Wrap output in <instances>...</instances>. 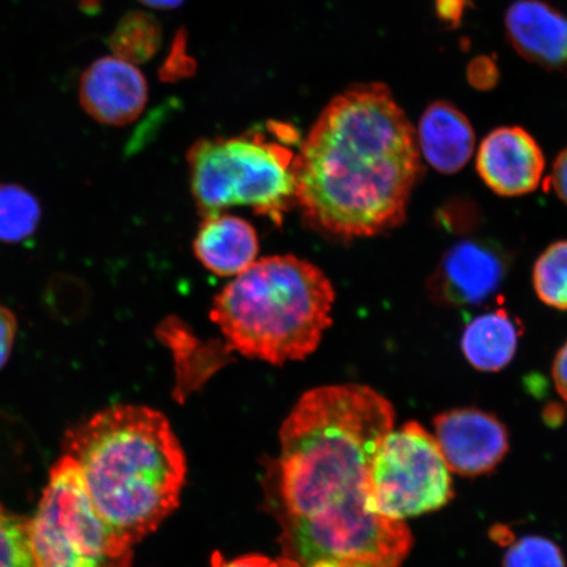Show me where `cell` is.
I'll use <instances>...</instances> for the list:
<instances>
[{
    "mask_svg": "<svg viewBox=\"0 0 567 567\" xmlns=\"http://www.w3.org/2000/svg\"><path fill=\"white\" fill-rule=\"evenodd\" d=\"M392 403L347 384L305 393L265 461L264 507L278 523L282 557L300 567H402L413 548L405 522L368 508V470L394 429Z\"/></svg>",
    "mask_w": 567,
    "mask_h": 567,
    "instance_id": "6da1fadb",
    "label": "cell"
},
{
    "mask_svg": "<svg viewBox=\"0 0 567 567\" xmlns=\"http://www.w3.org/2000/svg\"><path fill=\"white\" fill-rule=\"evenodd\" d=\"M422 173L415 130L392 92L358 84L326 106L297 152L296 203L319 229L378 236L405 221Z\"/></svg>",
    "mask_w": 567,
    "mask_h": 567,
    "instance_id": "7a4b0ae2",
    "label": "cell"
},
{
    "mask_svg": "<svg viewBox=\"0 0 567 567\" xmlns=\"http://www.w3.org/2000/svg\"><path fill=\"white\" fill-rule=\"evenodd\" d=\"M95 512L126 550L179 507L187 461L167 417L147 406L97 411L63 439Z\"/></svg>",
    "mask_w": 567,
    "mask_h": 567,
    "instance_id": "3957f363",
    "label": "cell"
},
{
    "mask_svg": "<svg viewBox=\"0 0 567 567\" xmlns=\"http://www.w3.org/2000/svg\"><path fill=\"white\" fill-rule=\"evenodd\" d=\"M336 292L315 265L278 255L255 261L223 289L210 310L231 350L282 365L317 350L331 324Z\"/></svg>",
    "mask_w": 567,
    "mask_h": 567,
    "instance_id": "277c9868",
    "label": "cell"
},
{
    "mask_svg": "<svg viewBox=\"0 0 567 567\" xmlns=\"http://www.w3.org/2000/svg\"><path fill=\"white\" fill-rule=\"evenodd\" d=\"M296 132L268 126L230 138L200 140L189 148L190 188L204 217L234 205L281 224L296 203Z\"/></svg>",
    "mask_w": 567,
    "mask_h": 567,
    "instance_id": "5b68a950",
    "label": "cell"
},
{
    "mask_svg": "<svg viewBox=\"0 0 567 567\" xmlns=\"http://www.w3.org/2000/svg\"><path fill=\"white\" fill-rule=\"evenodd\" d=\"M31 535L38 567H132L133 551L106 528L80 470L65 455L52 467Z\"/></svg>",
    "mask_w": 567,
    "mask_h": 567,
    "instance_id": "8992f818",
    "label": "cell"
},
{
    "mask_svg": "<svg viewBox=\"0 0 567 567\" xmlns=\"http://www.w3.org/2000/svg\"><path fill=\"white\" fill-rule=\"evenodd\" d=\"M367 493L371 513L399 522L449 505L455 491L435 436L416 422L390 431L373 452Z\"/></svg>",
    "mask_w": 567,
    "mask_h": 567,
    "instance_id": "52a82bcc",
    "label": "cell"
},
{
    "mask_svg": "<svg viewBox=\"0 0 567 567\" xmlns=\"http://www.w3.org/2000/svg\"><path fill=\"white\" fill-rule=\"evenodd\" d=\"M512 261V255L495 240H460L430 276L431 300L450 308L484 303L505 282Z\"/></svg>",
    "mask_w": 567,
    "mask_h": 567,
    "instance_id": "ba28073f",
    "label": "cell"
},
{
    "mask_svg": "<svg viewBox=\"0 0 567 567\" xmlns=\"http://www.w3.org/2000/svg\"><path fill=\"white\" fill-rule=\"evenodd\" d=\"M435 439L450 471L477 477L495 470L508 452V432L498 417L474 408L455 409L434 420Z\"/></svg>",
    "mask_w": 567,
    "mask_h": 567,
    "instance_id": "9c48e42d",
    "label": "cell"
},
{
    "mask_svg": "<svg viewBox=\"0 0 567 567\" xmlns=\"http://www.w3.org/2000/svg\"><path fill=\"white\" fill-rule=\"evenodd\" d=\"M545 159L540 146L519 126H502L487 134L477 153V172L494 194L517 197L540 186Z\"/></svg>",
    "mask_w": 567,
    "mask_h": 567,
    "instance_id": "30bf717a",
    "label": "cell"
},
{
    "mask_svg": "<svg viewBox=\"0 0 567 567\" xmlns=\"http://www.w3.org/2000/svg\"><path fill=\"white\" fill-rule=\"evenodd\" d=\"M147 97L144 74L118 56L92 62L81 78V105L89 116L104 125L133 123L144 112Z\"/></svg>",
    "mask_w": 567,
    "mask_h": 567,
    "instance_id": "8fae6325",
    "label": "cell"
},
{
    "mask_svg": "<svg viewBox=\"0 0 567 567\" xmlns=\"http://www.w3.org/2000/svg\"><path fill=\"white\" fill-rule=\"evenodd\" d=\"M506 33L524 59L567 70V18L543 0H516L506 13Z\"/></svg>",
    "mask_w": 567,
    "mask_h": 567,
    "instance_id": "7c38bea8",
    "label": "cell"
},
{
    "mask_svg": "<svg viewBox=\"0 0 567 567\" xmlns=\"http://www.w3.org/2000/svg\"><path fill=\"white\" fill-rule=\"evenodd\" d=\"M416 138L425 161L443 174L463 169L476 147L470 120L446 102L432 103L423 112Z\"/></svg>",
    "mask_w": 567,
    "mask_h": 567,
    "instance_id": "4fadbf2b",
    "label": "cell"
},
{
    "mask_svg": "<svg viewBox=\"0 0 567 567\" xmlns=\"http://www.w3.org/2000/svg\"><path fill=\"white\" fill-rule=\"evenodd\" d=\"M200 264L218 276H238L257 261V231L245 219L219 215L205 217L194 243Z\"/></svg>",
    "mask_w": 567,
    "mask_h": 567,
    "instance_id": "5bb4252c",
    "label": "cell"
},
{
    "mask_svg": "<svg viewBox=\"0 0 567 567\" xmlns=\"http://www.w3.org/2000/svg\"><path fill=\"white\" fill-rule=\"evenodd\" d=\"M522 334L517 319L506 309H496L466 324L461 350L476 370L498 372L512 363Z\"/></svg>",
    "mask_w": 567,
    "mask_h": 567,
    "instance_id": "9a60e30c",
    "label": "cell"
},
{
    "mask_svg": "<svg viewBox=\"0 0 567 567\" xmlns=\"http://www.w3.org/2000/svg\"><path fill=\"white\" fill-rule=\"evenodd\" d=\"M161 44L158 20L141 11L125 13L109 38V45L115 56L133 65L153 59Z\"/></svg>",
    "mask_w": 567,
    "mask_h": 567,
    "instance_id": "2e32d148",
    "label": "cell"
},
{
    "mask_svg": "<svg viewBox=\"0 0 567 567\" xmlns=\"http://www.w3.org/2000/svg\"><path fill=\"white\" fill-rule=\"evenodd\" d=\"M39 198L19 184H0V243L19 244L31 238L41 223Z\"/></svg>",
    "mask_w": 567,
    "mask_h": 567,
    "instance_id": "e0dca14e",
    "label": "cell"
},
{
    "mask_svg": "<svg viewBox=\"0 0 567 567\" xmlns=\"http://www.w3.org/2000/svg\"><path fill=\"white\" fill-rule=\"evenodd\" d=\"M532 284L540 301L557 310H567V240L551 244L537 258Z\"/></svg>",
    "mask_w": 567,
    "mask_h": 567,
    "instance_id": "ac0fdd59",
    "label": "cell"
},
{
    "mask_svg": "<svg viewBox=\"0 0 567 567\" xmlns=\"http://www.w3.org/2000/svg\"><path fill=\"white\" fill-rule=\"evenodd\" d=\"M49 315L63 323H75L89 315L91 292L87 284L76 276L59 274L47 282L42 293Z\"/></svg>",
    "mask_w": 567,
    "mask_h": 567,
    "instance_id": "d6986e66",
    "label": "cell"
},
{
    "mask_svg": "<svg viewBox=\"0 0 567 567\" xmlns=\"http://www.w3.org/2000/svg\"><path fill=\"white\" fill-rule=\"evenodd\" d=\"M0 567H38L31 520L13 514L0 503Z\"/></svg>",
    "mask_w": 567,
    "mask_h": 567,
    "instance_id": "ffe728a7",
    "label": "cell"
},
{
    "mask_svg": "<svg viewBox=\"0 0 567 567\" xmlns=\"http://www.w3.org/2000/svg\"><path fill=\"white\" fill-rule=\"evenodd\" d=\"M503 567H566V563L555 543L540 536H527L507 550Z\"/></svg>",
    "mask_w": 567,
    "mask_h": 567,
    "instance_id": "44dd1931",
    "label": "cell"
},
{
    "mask_svg": "<svg viewBox=\"0 0 567 567\" xmlns=\"http://www.w3.org/2000/svg\"><path fill=\"white\" fill-rule=\"evenodd\" d=\"M480 213L472 202L452 200L441 212V221L446 229L465 233L476 228Z\"/></svg>",
    "mask_w": 567,
    "mask_h": 567,
    "instance_id": "7402d4cb",
    "label": "cell"
},
{
    "mask_svg": "<svg viewBox=\"0 0 567 567\" xmlns=\"http://www.w3.org/2000/svg\"><path fill=\"white\" fill-rule=\"evenodd\" d=\"M212 567H300L287 557L271 558L260 555L243 556L226 559L223 553L216 551L210 559Z\"/></svg>",
    "mask_w": 567,
    "mask_h": 567,
    "instance_id": "603a6c76",
    "label": "cell"
},
{
    "mask_svg": "<svg viewBox=\"0 0 567 567\" xmlns=\"http://www.w3.org/2000/svg\"><path fill=\"white\" fill-rule=\"evenodd\" d=\"M19 323L9 308L0 305V371L9 363L18 336Z\"/></svg>",
    "mask_w": 567,
    "mask_h": 567,
    "instance_id": "cb8c5ba5",
    "label": "cell"
},
{
    "mask_svg": "<svg viewBox=\"0 0 567 567\" xmlns=\"http://www.w3.org/2000/svg\"><path fill=\"white\" fill-rule=\"evenodd\" d=\"M549 183L559 200L567 205V147L553 163Z\"/></svg>",
    "mask_w": 567,
    "mask_h": 567,
    "instance_id": "d4e9b609",
    "label": "cell"
},
{
    "mask_svg": "<svg viewBox=\"0 0 567 567\" xmlns=\"http://www.w3.org/2000/svg\"><path fill=\"white\" fill-rule=\"evenodd\" d=\"M551 378L558 394L567 402V342L559 349L553 361Z\"/></svg>",
    "mask_w": 567,
    "mask_h": 567,
    "instance_id": "484cf974",
    "label": "cell"
},
{
    "mask_svg": "<svg viewBox=\"0 0 567 567\" xmlns=\"http://www.w3.org/2000/svg\"><path fill=\"white\" fill-rule=\"evenodd\" d=\"M486 65V61L482 60L481 62L474 63L471 70L472 83L474 86L486 87V84H491L494 82L495 70H484Z\"/></svg>",
    "mask_w": 567,
    "mask_h": 567,
    "instance_id": "4316f807",
    "label": "cell"
},
{
    "mask_svg": "<svg viewBox=\"0 0 567 567\" xmlns=\"http://www.w3.org/2000/svg\"><path fill=\"white\" fill-rule=\"evenodd\" d=\"M142 4L151 7L155 10H175L181 7L186 0H138Z\"/></svg>",
    "mask_w": 567,
    "mask_h": 567,
    "instance_id": "83f0119b",
    "label": "cell"
}]
</instances>
